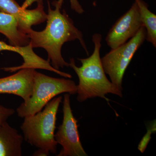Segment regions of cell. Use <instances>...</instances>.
I'll use <instances>...</instances> for the list:
<instances>
[{
  "label": "cell",
  "mask_w": 156,
  "mask_h": 156,
  "mask_svg": "<svg viewBox=\"0 0 156 156\" xmlns=\"http://www.w3.org/2000/svg\"><path fill=\"white\" fill-rule=\"evenodd\" d=\"M8 49V44L3 42L0 41V52L2 51H7Z\"/></svg>",
  "instance_id": "17"
},
{
  "label": "cell",
  "mask_w": 156,
  "mask_h": 156,
  "mask_svg": "<svg viewBox=\"0 0 156 156\" xmlns=\"http://www.w3.org/2000/svg\"><path fill=\"white\" fill-rule=\"evenodd\" d=\"M0 33L9 40L10 44L23 47L29 44L30 39L20 29L17 20L13 15L0 12Z\"/></svg>",
  "instance_id": "11"
},
{
  "label": "cell",
  "mask_w": 156,
  "mask_h": 156,
  "mask_svg": "<svg viewBox=\"0 0 156 156\" xmlns=\"http://www.w3.org/2000/svg\"><path fill=\"white\" fill-rule=\"evenodd\" d=\"M101 40V34L93 35L94 51L88 58H77L82 63L80 67L76 66L74 58L70 59L69 67L74 70L79 78V84L77 85V100L79 102L95 97L108 100L105 96L109 93L122 97V91L109 80L104 69L100 54Z\"/></svg>",
  "instance_id": "2"
},
{
  "label": "cell",
  "mask_w": 156,
  "mask_h": 156,
  "mask_svg": "<svg viewBox=\"0 0 156 156\" xmlns=\"http://www.w3.org/2000/svg\"><path fill=\"white\" fill-rule=\"evenodd\" d=\"M146 30L144 27L136 34L125 44L112 49L101 58L105 73L118 89L122 90L124 74L135 53L146 40Z\"/></svg>",
  "instance_id": "5"
},
{
  "label": "cell",
  "mask_w": 156,
  "mask_h": 156,
  "mask_svg": "<svg viewBox=\"0 0 156 156\" xmlns=\"http://www.w3.org/2000/svg\"><path fill=\"white\" fill-rule=\"evenodd\" d=\"M70 95H64L63 101V120L55 134L57 144L62 149L57 156H87L84 149L78 131V121L73 114L70 105Z\"/></svg>",
  "instance_id": "6"
},
{
  "label": "cell",
  "mask_w": 156,
  "mask_h": 156,
  "mask_svg": "<svg viewBox=\"0 0 156 156\" xmlns=\"http://www.w3.org/2000/svg\"><path fill=\"white\" fill-rule=\"evenodd\" d=\"M15 112L13 108H8L0 105V123L6 122Z\"/></svg>",
  "instance_id": "14"
},
{
  "label": "cell",
  "mask_w": 156,
  "mask_h": 156,
  "mask_svg": "<svg viewBox=\"0 0 156 156\" xmlns=\"http://www.w3.org/2000/svg\"><path fill=\"white\" fill-rule=\"evenodd\" d=\"M62 101L61 96L54 98L43 110L24 118L20 127L26 141L49 154H55L57 151L58 144L55 140L54 132L56 115Z\"/></svg>",
  "instance_id": "3"
},
{
  "label": "cell",
  "mask_w": 156,
  "mask_h": 156,
  "mask_svg": "<svg viewBox=\"0 0 156 156\" xmlns=\"http://www.w3.org/2000/svg\"><path fill=\"white\" fill-rule=\"evenodd\" d=\"M49 154L45 152V151L38 149L35 152L33 156H47L49 155Z\"/></svg>",
  "instance_id": "16"
},
{
  "label": "cell",
  "mask_w": 156,
  "mask_h": 156,
  "mask_svg": "<svg viewBox=\"0 0 156 156\" xmlns=\"http://www.w3.org/2000/svg\"><path fill=\"white\" fill-rule=\"evenodd\" d=\"M0 12L14 16L18 21L20 29L24 33L33 26L47 20L44 5H37L35 9L27 10L23 9L16 0H0Z\"/></svg>",
  "instance_id": "8"
},
{
  "label": "cell",
  "mask_w": 156,
  "mask_h": 156,
  "mask_svg": "<svg viewBox=\"0 0 156 156\" xmlns=\"http://www.w3.org/2000/svg\"><path fill=\"white\" fill-rule=\"evenodd\" d=\"M23 137L6 122L0 123V156H21Z\"/></svg>",
  "instance_id": "10"
},
{
  "label": "cell",
  "mask_w": 156,
  "mask_h": 156,
  "mask_svg": "<svg viewBox=\"0 0 156 156\" xmlns=\"http://www.w3.org/2000/svg\"><path fill=\"white\" fill-rule=\"evenodd\" d=\"M35 2L37 3V5H44L43 0H25L21 7L23 9H27Z\"/></svg>",
  "instance_id": "15"
},
{
  "label": "cell",
  "mask_w": 156,
  "mask_h": 156,
  "mask_svg": "<svg viewBox=\"0 0 156 156\" xmlns=\"http://www.w3.org/2000/svg\"><path fill=\"white\" fill-rule=\"evenodd\" d=\"M48 14L47 24L44 30L37 31L31 29L25 33L30 39V43L32 48H42L48 53V60L51 62V66L55 69L69 67V63L64 60L62 55V46L66 42L79 40L81 46L87 55L89 51L83 38L82 32L76 27L73 21L64 9L62 12L61 8L54 2L53 5L55 9L50 7L48 1Z\"/></svg>",
  "instance_id": "1"
},
{
  "label": "cell",
  "mask_w": 156,
  "mask_h": 156,
  "mask_svg": "<svg viewBox=\"0 0 156 156\" xmlns=\"http://www.w3.org/2000/svg\"><path fill=\"white\" fill-rule=\"evenodd\" d=\"M139 7L140 20L146 30V40L156 47V15L150 11L148 5L143 0H134Z\"/></svg>",
  "instance_id": "12"
},
{
  "label": "cell",
  "mask_w": 156,
  "mask_h": 156,
  "mask_svg": "<svg viewBox=\"0 0 156 156\" xmlns=\"http://www.w3.org/2000/svg\"><path fill=\"white\" fill-rule=\"evenodd\" d=\"M35 70L23 69L12 75L0 78V94H13L24 101L28 100L32 91Z\"/></svg>",
  "instance_id": "9"
},
{
  "label": "cell",
  "mask_w": 156,
  "mask_h": 156,
  "mask_svg": "<svg viewBox=\"0 0 156 156\" xmlns=\"http://www.w3.org/2000/svg\"><path fill=\"white\" fill-rule=\"evenodd\" d=\"M142 27L139 7L134 1L131 8L109 31L105 38L107 44L111 49L118 48L134 37Z\"/></svg>",
  "instance_id": "7"
},
{
  "label": "cell",
  "mask_w": 156,
  "mask_h": 156,
  "mask_svg": "<svg viewBox=\"0 0 156 156\" xmlns=\"http://www.w3.org/2000/svg\"><path fill=\"white\" fill-rule=\"evenodd\" d=\"M77 92L74 81L65 78L52 77L35 70L30 97L17 109V115L25 118L41 111L48 102L62 93L75 95Z\"/></svg>",
  "instance_id": "4"
},
{
  "label": "cell",
  "mask_w": 156,
  "mask_h": 156,
  "mask_svg": "<svg viewBox=\"0 0 156 156\" xmlns=\"http://www.w3.org/2000/svg\"><path fill=\"white\" fill-rule=\"evenodd\" d=\"M64 1V0H58L54 1V2L57 5L61 8ZM69 1L70 3L71 9H72L73 11L80 14H83L85 12L83 9L78 0H69Z\"/></svg>",
  "instance_id": "13"
}]
</instances>
